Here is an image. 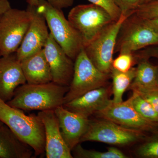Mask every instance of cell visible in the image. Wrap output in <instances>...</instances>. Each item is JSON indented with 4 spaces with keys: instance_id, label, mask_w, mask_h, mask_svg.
<instances>
[{
    "instance_id": "1",
    "label": "cell",
    "mask_w": 158,
    "mask_h": 158,
    "mask_svg": "<svg viewBox=\"0 0 158 158\" xmlns=\"http://www.w3.org/2000/svg\"><path fill=\"white\" fill-rule=\"evenodd\" d=\"M68 86L52 81L37 85L26 84L16 89L14 96L7 103L23 111L55 110L64 104Z\"/></svg>"
},
{
    "instance_id": "2",
    "label": "cell",
    "mask_w": 158,
    "mask_h": 158,
    "mask_svg": "<svg viewBox=\"0 0 158 158\" xmlns=\"http://www.w3.org/2000/svg\"><path fill=\"white\" fill-rule=\"evenodd\" d=\"M0 121L7 126L36 156L45 152V132L38 115H26L23 110L13 107L0 99Z\"/></svg>"
},
{
    "instance_id": "3",
    "label": "cell",
    "mask_w": 158,
    "mask_h": 158,
    "mask_svg": "<svg viewBox=\"0 0 158 158\" xmlns=\"http://www.w3.org/2000/svg\"><path fill=\"white\" fill-rule=\"evenodd\" d=\"M37 11L46 20L54 40L71 59L75 61L84 48L81 37L66 19L62 9H57L44 0H39Z\"/></svg>"
},
{
    "instance_id": "4",
    "label": "cell",
    "mask_w": 158,
    "mask_h": 158,
    "mask_svg": "<svg viewBox=\"0 0 158 158\" xmlns=\"http://www.w3.org/2000/svg\"><path fill=\"white\" fill-rule=\"evenodd\" d=\"M68 19L81 37L84 48L116 21L104 9L91 3L75 6L69 11Z\"/></svg>"
},
{
    "instance_id": "5",
    "label": "cell",
    "mask_w": 158,
    "mask_h": 158,
    "mask_svg": "<svg viewBox=\"0 0 158 158\" xmlns=\"http://www.w3.org/2000/svg\"><path fill=\"white\" fill-rule=\"evenodd\" d=\"M110 76V74L104 73L97 68L83 49L75 60L73 76L64 104L90 90L106 86Z\"/></svg>"
},
{
    "instance_id": "6",
    "label": "cell",
    "mask_w": 158,
    "mask_h": 158,
    "mask_svg": "<svg viewBox=\"0 0 158 158\" xmlns=\"http://www.w3.org/2000/svg\"><path fill=\"white\" fill-rule=\"evenodd\" d=\"M158 45V33L145 20L133 14L122 26L115 52L135 53L140 50Z\"/></svg>"
},
{
    "instance_id": "7",
    "label": "cell",
    "mask_w": 158,
    "mask_h": 158,
    "mask_svg": "<svg viewBox=\"0 0 158 158\" xmlns=\"http://www.w3.org/2000/svg\"><path fill=\"white\" fill-rule=\"evenodd\" d=\"M32 18V11L28 6L27 10L11 8L0 16L2 56L16 52L25 36Z\"/></svg>"
},
{
    "instance_id": "8",
    "label": "cell",
    "mask_w": 158,
    "mask_h": 158,
    "mask_svg": "<svg viewBox=\"0 0 158 158\" xmlns=\"http://www.w3.org/2000/svg\"><path fill=\"white\" fill-rule=\"evenodd\" d=\"M131 15L121 13L117 21L110 24L92 42L84 48L91 62L104 73H111L113 55L119 31L125 21Z\"/></svg>"
},
{
    "instance_id": "9",
    "label": "cell",
    "mask_w": 158,
    "mask_h": 158,
    "mask_svg": "<svg viewBox=\"0 0 158 158\" xmlns=\"http://www.w3.org/2000/svg\"><path fill=\"white\" fill-rule=\"evenodd\" d=\"M141 132L123 127L106 119L90 120L80 143L91 141L114 145H127L141 140L144 135Z\"/></svg>"
},
{
    "instance_id": "10",
    "label": "cell",
    "mask_w": 158,
    "mask_h": 158,
    "mask_svg": "<svg viewBox=\"0 0 158 158\" xmlns=\"http://www.w3.org/2000/svg\"><path fill=\"white\" fill-rule=\"evenodd\" d=\"M95 114L102 119L141 131L151 129L155 124L145 120L137 112L130 98L119 103H114L112 101L106 107Z\"/></svg>"
},
{
    "instance_id": "11",
    "label": "cell",
    "mask_w": 158,
    "mask_h": 158,
    "mask_svg": "<svg viewBox=\"0 0 158 158\" xmlns=\"http://www.w3.org/2000/svg\"><path fill=\"white\" fill-rule=\"evenodd\" d=\"M32 18L21 44L15 54L20 61L43 49L49 36L48 26L44 17L37 11L36 6L28 4Z\"/></svg>"
},
{
    "instance_id": "12",
    "label": "cell",
    "mask_w": 158,
    "mask_h": 158,
    "mask_svg": "<svg viewBox=\"0 0 158 158\" xmlns=\"http://www.w3.org/2000/svg\"><path fill=\"white\" fill-rule=\"evenodd\" d=\"M43 49L50 67L52 81L69 87L73 76L74 60L54 40L50 34Z\"/></svg>"
},
{
    "instance_id": "13",
    "label": "cell",
    "mask_w": 158,
    "mask_h": 158,
    "mask_svg": "<svg viewBox=\"0 0 158 158\" xmlns=\"http://www.w3.org/2000/svg\"><path fill=\"white\" fill-rule=\"evenodd\" d=\"M38 116L44 127L47 158L73 157L61 134L59 120L54 110L39 111Z\"/></svg>"
},
{
    "instance_id": "14",
    "label": "cell",
    "mask_w": 158,
    "mask_h": 158,
    "mask_svg": "<svg viewBox=\"0 0 158 158\" xmlns=\"http://www.w3.org/2000/svg\"><path fill=\"white\" fill-rule=\"evenodd\" d=\"M27 81L15 53L0 57V99L11 100L15 90Z\"/></svg>"
},
{
    "instance_id": "15",
    "label": "cell",
    "mask_w": 158,
    "mask_h": 158,
    "mask_svg": "<svg viewBox=\"0 0 158 158\" xmlns=\"http://www.w3.org/2000/svg\"><path fill=\"white\" fill-rule=\"evenodd\" d=\"M54 111L62 137L72 151L80 143L88 129L90 119L67 110L63 106L56 108Z\"/></svg>"
},
{
    "instance_id": "16",
    "label": "cell",
    "mask_w": 158,
    "mask_h": 158,
    "mask_svg": "<svg viewBox=\"0 0 158 158\" xmlns=\"http://www.w3.org/2000/svg\"><path fill=\"white\" fill-rule=\"evenodd\" d=\"M110 90L106 86L90 90L63 105L65 109L88 118L110 104Z\"/></svg>"
},
{
    "instance_id": "17",
    "label": "cell",
    "mask_w": 158,
    "mask_h": 158,
    "mask_svg": "<svg viewBox=\"0 0 158 158\" xmlns=\"http://www.w3.org/2000/svg\"><path fill=\"white\" fill-rule=\"evenodd\" d=\"M20 63L27 84L37 85L52 81L50 67L44 49L23 59Z\"/></svg>"
},
{
    "instance_id": "18",
    "label": "cell",
    "mask_w": 158,
    "mask_h": 158,
    "mask_svg": "<svg viewBox=\"0 0 158 158\" xmlns=\"http://www.w3.org/2000/svg\"><path fill=\"white\" fill-rule=\"evenodd\" d=\"M33 152L7 126L3 124L0 127V158H30Z\"/></svg>"
},
{
    "instance_id": "19",
    "label": "cell",
    "mask_w": 158,
    "mask_h": 158,
    "mask_svg": "<svg viewBox=\"0 0 158 158\" xmlns=\"http://www.w3.org/2000/svg\"><path fill=\"white\" fill-rule=\"evenodd\" d=\"M140 59L135 76L129 88L132 91L158 89V66L151 64L147 58Z\"/></svg>"
},
{
    "instance_id": "20",
    "label": "cell",
    "mask_w": 158,
    "mask_h": 158,
    "mask_svg": "<svg viewBox=\"0 0 158 158\" xmlns=\"http://www.w3.org/2000/svg\"><path fill=\"white\" fill-rule=\"evenodd\" d=\"M136 68L132 67L127 72H121L112 68L110 76L113 80L112 93L114 103L123 101V94L132 82L135 76Z\"/></svg>"
},
{
    "instance_id": "21",
    "label": "cell",
    "mask_w": 158,
    "mask_h": 158,
    "mask_svg": "<svg viewBox=\"0 0 158 158\" xmlns=\"http://www.w3.org/2000/svg\"><path fill=\"white\" fill-rule=\"evenodd\" d=\"M129 98L134 107L143 118L152 123H158V114L147 100L135 91H133Z\"/></svg>"
},
{
    "instance_id": "22",
    "label": "cell",
    "mask_w": 158,
    "mask_h": 158,
    "mask_svg": "<svg viewBox=\"0 0 158 158\" xmlns=\"http://www.w3.org/2000/svg\"><path fill=\"white\" fill-rule=\"evenodd\" d=\"M76 158H126L127 156L115 147H110L106 152L97 151L85 149L78 144L72 150Z\"/></svg>"
},
{
    "instance_id": "23",
    "label": "cell",
    "mask_w": 158,
    "mask_h": 158,
    "mask_svg": "<svg viewBox=\"0 0 158 158\" xmlns=\"http://www.w3.org/2000/svg\"><path fill=\"white\" fill-rule=\"evenodd\" d=\"M136 60L137 58L134 53H120L118 56L113 59L112 68L121 72H127L133 67Z\"/></svg>"
},
{
    "instance_id": "24",
    "label": "cell",
    "mask_w": 158,
    "mask_h": 158,
    "mask_svg": "<svg viewBox=\"0 0 158 158\" xmlns=\"http://www.w3.org/2000/svg\"><path fill=\"white\" fill-rule=\"evenodd\" d=\"M138 156L144 158H158V137L148 140L136 150Z\"/></svg>"
},
{
    "instance_id": "25",
    "label": "cell",
    "mask_w": 158,
    "mask_h": 158,
    "mask_svg": "<svg viewBox=\"0 0 158 158\" xmlns=\"http://www.w3.org/2000/svg\"><path fill=\"white\" fill-rule=\"evenodd\" d=\"M134 14L144 19L158 17V0L140 5Z\"/></svg>"
},
{
    "instance_id": "26",
    "label": "cell",
    "mask_w": 158,
    "mask_h": 158,
    "mask_svg": "<svg viewBox=\"0 0 158 158\" xmlns=\"http://www.w3.org/2000/svg\"><path fill=\"white\" fill-rule=\"evenodd\" d=\"M91 4L99 6L106 10L114 21H117L121 15V11L114 0H88Z\"/></svg>"
},
{
    "instance_id": "27",
    "label": "cell",
    "mask_w": 158,
    "mask_h": 158,
    "mask_svg": "<svg viewBox=\"0 0 158 158\" xmlns=\"http://www.w3.org/2000/svg\"><path fill=\"white\" fill-rule=\"evenodd\" d=\"M121 13L132 15L140 6V0H114Z\"/></svg>"
},
{
    "instance_id": "28",
    "label": "cell",
    "mask_w": 158,
    "mask_h": 158,
    "mask_svg": "<svg viewBox=\"0 0 158 158\" xmlns=\"http://www.w3.org/2000/svg\"><path fill=\"white\" fill-rule=\"evenodd\" d=\"M132 91L138 92L147 100L158 114V89Z\"/></svg>"
},
{
    "instance_id": "29",
    "label": "cell",
    "mask_w": 158,
    "mask_h": 158,
    "mask_svg": "<svg viewBox=\"0 0 158 158\" xmlns=\"http://www.w3.org/2000/svg\"><path fill=\"white\" fill-rule=\"evenodd\" d=\"M137 54H135L136 56L139 59L141 58L148 59L149 57L158 58V45L150 47Z\"/></svg>"
},
{
    "instance_id": "30",
    "label": "cell",
    "mask_w": 158,
    "mask_h": 158,
    "mask_svg": "<svg viewBox=\"0 0 158 158\" xmlns=\"http://www.w3.org/2000/svg\"><path fill=\"white\" fill-rule=\"evenodd\" d=\"M51 6L59 9L68 8L72 6L74 0H44Z\"/></svg>"
},
{
    "instance_id": "31",
    "label": "cell",
    "mask_w": 158,
    "mask_h": 158,
    "mask_svg": "<svg viewBox=\"0 0 158 158\" xmlns=\"http://www.w3.org/2000/svg\"><path fill=\"white\" fill-rule=\"evenodd\" d=\"M11 8L9 0H0V16Z\"/></svg>"
},
{
    "instance_id": "32",
    "label": "cell",
    "mask_w": 158,
    "mask_h": 158,
    "mask_svg": "<svg viewBox=\"0 0 158 158\" xmlns=\"http://www.w3.org/2000/svg\"><path fill=\"white\" fill-rule=\"evenodd\" d=\"M144 20L150 26H151L158 33V17L151 19Z\"/></svg>"
},
{
    "instance_id": "33",
    "label": "cell",
    "mask_w": 158,
    "mask_h": 158,
    "mask_svg": "<svg viewBox=\"0 0 158 158\" xmlns=\"http://www.w3.org/2000/svg\"><path fill=\"white\" fill-rule=\"evenodd\" d=\"M28 3L34 6H37L39 3V0H27Z\"/></svg>"
},
{
    "instance_id": "34",
    "label": "cell",
    "mask_w": 158,
    "mask_h": 158,
    "mask_svg": "<svg viewBox=\"0 0 158 158\" xmlns=\"http://www.w3.org/2000/svg\"><path fill=\"white\" fill-rule=\"evenodd\" d=\"M157 1V0H140V5L151 2H154V1Z\"/></svg>"
},
{
    "instance_id": "35",
    "label": "cell",
    "mask_w": 158,
    "mask_h": 158,
    "mask_svg": "<svg viewBox=\"0 0 158 158\" xmlns=\"http://www.w3.org/2000/svg\"><path fill=\"white\" fill-rule=\"evenodd\" d=\"M3 124L2 123V122L1 121H0V127L2 126V125Z\"/></svg>"
},
{
    "instance_id": "36",
    "label": "cell",
    "mask_w": 158,
    "mask_h": 158,
    "mask_svg": "<svg viewBox=\"0 0 158 158\" xmlns=\"http://www.w3.org/2000/svg\"><path fill=\"white\" fill-rule=\"evenodd\" d=\"M1 56H1V53H0V57H1Z\"/></svg>"
},
{
    "instance_id": "37",
    "label": "cell",
    "mask_w": 158,
    "mask_h": 158,
    "mask_svg": "<svg viewBox=\"0 0 158 158\" xmlns=\"http://www.w3.org/2000/svg\"></svg>"
}]
</instances>
